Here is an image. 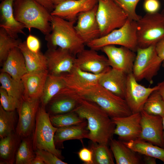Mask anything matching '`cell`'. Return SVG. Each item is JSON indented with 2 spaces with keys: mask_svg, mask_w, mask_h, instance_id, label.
Returning <instances> with one entry per match:
<instances>
[{
  "mask_svg": "<svg viewBox=\"0 0 164 164\" xmlns=\"http://www.w3.org/2000/svg\"><path fill=\"white\" fill-rule=\"evenodd\" d=\"M78 104L77 97L64 88L53 98L45 109L50 115L63 114L73 111Z\"/></svg>",
  "mask_w": 164,
  "mask_h": 164,
  "instance_id": "cell-21",
  "label": "cell"
},
{
  "mask_svg": "<svg viewBox=\"0 0 164 164\" xmlns=\"http://www.w3.org/2000/svg\"><path fill=\"white\" fill-rule=\"evenodd\" d=\"M31 164H45L42 159L38 155L36 156L32 160Z\"/></svg>",
  "mask_w": 164,
  "mask_h": 164,
  "instance_id": "cell-47",
  "label": "cell"
},
{
  "mask_svg": "<svg viewBox=\"0 0 164 164\" xmlns=\"http://www.w3.org/2000/svg\"><path fill=\"white\" fill-rule=\"evenodd\" d=\"M87 127V121L85 120L80 124L58 128L54 138L56 148L57 146L62 147L63 142L67 140L88 139L89 131Z\"/></svg>",
  "mask_w": 164,
  "mask_h": 164,
  "instance_id": "cell-25",
  "label": "cell"
},
{
  "mask_svg": "<svg viewBox=\"0 0 164 164\" xmlns=\"http://www.w3.org/2000/svg\"><path fill=\"white\" fill-rule=\"evenodd\" d=\"M162 125H163V138L164 139V115L162 117Z\"/></svg>",
  "mask_w": 164,
  "mask_h": 164,
  "instance_id": "cell-50",
  "label": "cell"
},
{
  "mask_svg": "<svg viewBox=\"0 0 164 164\" xmlns=\"http://www.w3.org/2000/svg\"><path fill=\"white\" fill-rule=\"evenodd\" d=\"M111 149L117 164H139L141 159L137 152L126 145L121 141L111 138Z\"/></svg>",
  "mask_w": 164,
  "mask_h": 164,
  "instance_id": "cell-27",
  "label": "cell"
},
{
  "mask_svg": "<svg viewBox=\"0 0 164 164\" xmlns=\"http://www.w3.org/2000/svg\"><path fill=\"white\" fill-rule=\"evenodd\" d=\"M58 128L51 123L50 114L45 108L40 105L36 119L35 127L32 134L34 149H43L63 159L61 152L56 147L54 141L55 133Z\"/></svg>",
  "mask_w": 164,
  "mask_h": 164,
  "instance_id": "cell-5",
  "label": "cell"
},
{
  "mask_svg": "<svg viewBox=\"0 0 164 164\" xmlns=\"http://www.w3.org/2000/svg\"><path fill=\"white\" fill-rule=\"evenodd\" d=\"M160 6L159 0H144L143 7L146 13H154L158 12Z\"/></svg>",
  "mask_w": 164,
  "mask_h": 164,
  "instance_id": "cell-42",
  "label": "cell"
},
{
  "mask_svg": "<svg viewBox=\"0 0 164 164\" xmlns=\"http://www.w3.org/2000/svg\"><path fill=\"white\" fill-rule=\"evenodd\" d=\"M1 72L7 73L18 80H21L22 77L28 73L24 57L19 47L10 51L3 63Z\"/></svg>",
  "mask_w": 164,
  "mask_h": 164,
  "instance_id": "cell-24",
  "label": "cell"
},
{
  "mask_svg": "<svg viewBox=\"0 0 164 164\" xmlns=\"http://www.w3.org/2000/svg\"><path fill=\"white\" fill-rule=\"evenodd\" d=\"M0 83V88L5 90L9 95L20 99L24 92V87L21 80H16L7 73L1 72Z\"/></svg>",
  "mask_w": 164,
  "mask_h": 164,
  "instance_id": "cell-33",
  "label": "cell"
},
{
  "mask_svg": "<svg viewBox=\"0 0 164 164\" xmlns=\"http://www.w3.org/2000/svg\"><path fill=\"white\" fill-rule=\"evenodd\" d=\"M18 47L24 57L28 72L48 70L47 60L45 54L40 51L36 53L30 51L27 47L26 41L21 42Z\"/></svg>",
  "mask_w": 164,
  "mask_h": 164,
  "instance_id": "cell-28",
  "label": "cell"
},
{
  "mask_svg": "<svg viewBox=\"0 0 164 164\" xmlns=\"http://www.w3.org/2000/svg\"><path fill=\"white\" fill-rule=\"evenodd\" d=\"M137 82L132 73L128 74L125 99L132 113L142 110L150 95L159 88L158 84L152 87H146Z\"/></svg>",
  "mask_w": 164,
  "mask_h": 164,
  "instance_id": "cell-11",
  "label": "cell"
},
{
  "mask_svg": "<svg viewBox=\"0 0 164 164\" xmlns=\"http://www.w3.org/2000/svg\"><path fill=\"white\" fill-rule=\"evenodd\" d=\"M26 42L27 47L30 51L36 53L40 52V42L37 37L30 34L28 36Z\"/></svg>",
  "mask_w": 164,
  "mask_h": 164,
  "instance_id": "cell-41",
  "label": "cell"
},
{
  "mask_svg": "<svg viewBox=\"0 0 164 164\" xmlns=\"http://www.w3.org/2000/svg\"><path fill=\"white\" fill-rule=\"evenodd\" d=\"M155 47L158 55L162 61H164V37L156 43Z\"/></svg>",
  "mask_w": 164,
  "mask_h": 164,
  "instance_id": "cell-44",
  "label": "cell"
},
{
  "mask_svg": "<svg viewBox=\"0 0 164 164\" xmlns=\"http://www.w3.org/2000/svg\"><path fill=\"white\" fill-rule=\"evenodd\" d=\"M15 111L5 110L0 105V138L15 132L18 121Z\"/></svg>",
  "mask_w": 164,
  "mask_h": 164,
  "instance_id": "cell-31",
  "label": "cell"
},
{
  "mask_svg": "<svg viewBox=\"0 0 164 164\" xmlns=\"http://www.w3.org/2000/svg\"><path fill=\"white\" fill-rule=\"evenodd\" d=\"M140 113L141 131L138 139L164 148L162 117L149 114L143 110Z\"/></svg>",
  "mask_w": 164,
  "mask_h": 164,
  "instance_id": "cell-12",
  "label": "cell"
},
{
  "mask_svg": "<svg viewBox=\"0 0 164 164\" xmlns=\"http://www.w3.org/2000/svg\"><path fill=\"white\" fill-rule=\"evenodd\" d=\"M107 56L110 67L127 74L132 73L136 54L126 47L114 45L105 46L101 50Z\"/></svg>",
  "mask_w": 164,
  "mask_h": 164,
  "instance_id": "cell-15",
  "label": "cell"
},
{
  "mask_svg": "<svg viewBox=\"0 0 164 164\" xmlns=\"http://www.w3.org/2000/svg\"><path fill=\"white\" fill-rule=\"evenodd\" d=\"M66 87L65 82L61 76L49 74L40 98V104L45 108L53 98Z\"/></svg>",
  "mask_w": 164,
  "mask_h": 164,
  "instance_id": "cell-30",
  "label": "cell"
},
{
  "mask_svg": "<svg viewBox=\"0 0 164 164\" xmlns=\"http://www.w3.org/2000/svg\"><path fill=\"white\" fill-rule=\"evenodd\" d=\"M98 2V0H67L56 5L51 14L75 22L79 13L92 9Z\"/></svg>",
  "mask_w": 164,
  "mask_h": 164,
  "instance_id": "cell-18",
  "label": "cell"
},
{
  "mask_svg": "<svg viewBox=\"0 0 164 164\" xmlns=\"http://www.w3.org/2000/svg\"><path fill=\"white\" fill-rule=\"evenodd\" d=\"M73 94L78 98V104L73 111L87 120L88 139L94 143L108 145L115 128L111 118L95 103Z\"/></svg>",
  "mask_w": 164,
  "mask_h": 164,
  "instance_id": "cell-1",
  "label": "cell"
},
{
  "mask_svg": "<svg viewBox=\"0 0 164 164\" xmlns=\"http://www.w3.org/2000/svg\"><path fill=\"white\" fill-rule=\"evenodd\" d=\"M111 119L115 125L114 134L118 135L121 141L127 142L138 138L141 131L140 112Z\"/></svg>",
  "mask_w": 164,
  "mask_h": 164,
  "instance_id": "cell-16",
  "label": "cell"
},
{
  "mask_svg": "<svg viewBox=\"0 0 164 164\" xmlns=\"http://www.w3.org/2000/svg\"><path fill=\"white\" fill-rule=\"evenodd\" d=\"M90 149L92 152L94 164L114 163L108 145L93 143Z\"/></svg>",
  "mask_w": 164,
  "mask_h": 164,
  "instance_id": "cell-36",
  "label": "cell"
},
{
  "mask_svg": "<svg viewBox=\"0 0 164 164\" xmlns=\"http://www.w3.org/2000/svg\"><path fill=\"white\" fill-rule=\"evenodd\" d=\"M48 74V70L25 74L21 79L23 95L31 99H40Z\"/></svg>",
  "mask_w": 164,
  "mask_h": 164,
  "instance_id": "cell-23",
  "label": "cell"
},
{
  "mask_svg": "<svg viewBox=\"0 0 164 164\" xmlns=\"http://www.w3.org/2000/svg\"><path fill=\"white\" fill-rule=\"evenodd\" d=\"M128 15V19L137 21L141 16L136 12L137 5L140 0H113Z\"/></svg>",
  "mask_w": 164,
  "mask_h": 164,
  "instance_id": "cell-38",
  "label": "cell"
},
{
  "mask_svg": "<svg viewBox=\"0 0 164 164\" xmlns=\"http://www.w3.org/2000/svg\"><path fill=\"white\" fill-rule=\"evenodd\" d=\"M102 74H95L86 72L74 66L70 72L60 76L65 82L66 88L77 91L98 84L99 78Z\"/></svg>",
  "mask_w": 164,
  "mask_h": 164,
  "instance_id": "cell-19",
  "label": "cell"
},
{
  "mask_svg": "<svg viewBox=\"0 0 164 164\" xmlns=\"http://www.w3.org/2000/svg\"><path fill=\"white\" fill-rule=\"evenodd\" d=\"M97 4L93 9L79 13L74 26L76 31L85 45L100 36L96 13Z\"/></svg>",
  "mask_w": 164,
  "mask_h": 164,
  "instance_id": "cell-17",
  "label": "cell"
},
{
  "mask_svg": "<svg viewBox=\"0 0 164 164\" xmlns=\"http://www.w3.org/2000/svg\"><path fill=\"white\" fill-rule=\"evenodd\" d=\"M50 118L52 124L57 128L80 124L86 120L73 111L63 114L50 115Z\"/></svg>",
  "mask_w": 164,
  "mask_h": 164,
  "instance_id": "cell-37",
  "label": "cell"
},
{
  "mask_svg": "<svg viewBox=\"0 0 164 164\" xmlns=\"http://www.w3.org/2000/svg\"><path fill=\"white\" fill-rule=\"evenodd\" d=\"M40 99H31L23 95L17 109L18 121L15 132L22 138L31 135L34 129Z\"/></svg>",
  "mask_w": 164,
  "mask_h": 164,
  "instance_id": "cell-10",
  "label": "cell"
},
{
  "mask_svg": "<svg viewBox=\"0 0 164 164\" xmlns=\"http://www.w3.org/2000/svg\"><path fill=\"white\" fill-rule=\"evenodd\" d=\"M136 52L132 73L137 81L145 79L152 84L162 62L158 55L155 45L138 48Z\"/></svg>",
  "mask_w": 164,
  "mask_h": 164,
  "instance_id": "cell-9",
  "label": "cell"
},
{
  "mask_svg": "<svg viewBox=\"0 0 164 164\" xmlns=\"http://www.w3.org/2000/svg\"><path fill=\"white\" fill-rule=\"evenodd\" d=\"M36 156L31 135L22 138L16 153L15 163L31 164Z\"/></svg>",
  "mask_w": 164,
  "mask_h": 164,
  "instance_id": "cell-32",
  "label": "cell"
},
{
  "mask_svg": "<svg viewBox=\"0 0 164 164\" xmlns=\"http://www.w3.org/2000/svg\"><path fill=\"white\" fill-rule=\"evenodd\" d=\"M158 85L159 86V88L158 91L164 100V80L159 83Z\"/></svg>",
  "mask_w": 164,
  "mask_h": 164,
  "instance_id": "cell-48",
  "label": "cell"
},
{
  "mask_svg": "<svg viewBox=\"0 0 164 164\" xmlns=\"http://www.w3.org/2000/svg\"><path fill=\"white\" fill-rule=\"evenodd\" d=\"M0 101L2 108L5 111H11L17 110L20 100L9 95L5 90L0 88Z\"/></svg>",
  "mask_w": 164,
  "mask_h": 164,
  "instance_id": "cell-39",
  "label": "cell"
},
{
  "mask_svg": "<svg viewBox=\"0 0 164 164\" xmlns=\"http://www.w3.org/2000/svg\"><path fill=\"white\" fill-rule=\"evenodd\" d=\"M55 6L60 3L67 0H50Z\"/></svg>",
  "mask_w": 164,
  "mask_h": 164,
  "instance_id": "cell-49",
  "label": "cell"
},
{
  "mask_svg": "<svg viewBox=\"0 0 164 164\" xmlns=\"http://www.w3.org/2000/svg\"><path fill=\"white\" fill-rule=\"evenodd\" d=\"M89 48L97 51L104 46L118 45L136 51L138 48L136 21L128 19L120 28L96 39L86 45Z\"/></svg>",
  "mask_w": 164,
  "mask_h": 164,
  "instance_id": "cell-6",
  "label": "cell"
},
{
  "mask_svg": "<svg viewBox=\"0 0 164 164\" xmlns=\"http://www.w3.org/2000/svg\"><path fill=\"white\" fill-rule=\"evenodd\" d=\"M123 142L137 153L158 159L164 163V148L139 139Z\"/></svg>",
  "mask_w": 164,
  "mask_h": 164,
  "instance_id": "cell-29",
  "label": "cell"
},
{
  "mask_svg": "<svg viewBox=\"0 0 164 164\" xmlns=\"http://www.w3.org/2000/svg\"><path fill=\"white\" fill-rule=\"evenodd\" d=\"M14 14L16 19L30 31L32 28L45 35L51 31V12L34 0H15Z\"/></svg>",
  "mask_w": 164,
  "mask_h": 164,
  "instance_id": "cell-4",
  "label": "cell"
},
{
  "mask_svg": "<svg viewBox=\"0 0 164 164\" xmlns=\"http://www.w3.org/2000/svg\"><path fill=\"white\" fill-rule=\"evenodd\" d=\"M22 138L15 132L0 138V164L15 163L16 153Z\"/></svg>",
  "mask_w": 164,
  "mask_h": 164,
  "instance_id": "cell-26",
  "label": "cell"
},
{
  "mask_svg": "<svg viewBox=\"0 0 164 164\" xmlns=\"http://www.w3.org/2000/svg\"><path fill=\"white\" fill-rule=\"evenodd\" d=\"M136 23L138 48L155 45L164 37V18L161 13H146Z\"/></svg>",
  "mask_w": 164,
  "mask_h": 164,
  "instance_id": "cell-7",
  "label": "cell"
},
{
  "mask_svg": "<svg viewBox=\"0 0 164 164\" xmlns=\"http://www.w3.org/2000/svg\"><path fill=\"white\" fill-rule=\"evenodd\" d=\"M156 159L153 157L144 155V161L147 164H156Z\"/></svg>",
  "mask_w": 164,
  "mask_h": 164,
  "instance_id": "cell-46",
  "label": "cell"
},
{
  "mask_svg": "<svg viewBox=\"0 0 164 164\" xmlns=\"http://www.w3.org/2000/svg\"><path fill=\"white\" fill-rule=\"evenodd\" d=\"M49 74L59 76L70 72L74 66L76 56L67 50L49 48L44 54Z\"/></svg>",
  "mask_w": 164,
  "mask_h": 164,
  "instance_id": "cell-13",
  "label": "cell"
},
{
  "mask_svg": "<svg viewBox=\"0 0 164 164\" xmlns=\"http://www.w3.org/2000/svg\"><path fill=\"white\" fill-rule=\"evenodd\" d=\"M77 154L80 159L84 164H94L92 152L90 148L83 147L79 151Z\"/></svg>",
  "mask_w": 164,
  "mask_h": 164,
  "instance_id": "cell-43",
  "label": "cell"
},
{
  "mask_svg": "<svg viewBox=\"0 0 164 164\" xmlns=\"http://www.w3.org/2000/svg\"><path fill=\"white\" fill-rule=\"evenodd\" d=\"M37 2L51 12L55 6L50 0H34Z\"/></svg>",
  "mask_w": 164,
  "mask_h": 164,
  "instance_id": "cell-45",
  "label": "cell"
},
{
  "mask_svg": "<svg viewBox=\"0 0 164 164\" xmlns=\"http://www.w3.org/2000/svg\"><path fill=\"white\" fill-rule=\"evenodd\" d=\"M161 13L164 18V9L162 10Z\"/></svg>",
  "mask_w": 164,
  "mask_h": 164,
  "instance_id": "cell-51",
  "label": "cell"
},
{
  "mask_svg": "<svg viewBox=\"0 0 164 164\" xmlns=\"http://www.w3.org/2000/svg\"><path fill=\"white\" fill-rule=\"evenodd\" d=\"M51 15V31L45 36L48 48L60 47L68 50L76 56L85 49V44L76 31L75 22Z\"/></svg>",
  "mask_w": 164,
  "mask_h": 164,
  "instance_id": "cell-3",
  "label": "cell"
},
{
  "mask_svg": "<svg viewBox=\"0 0 164 164\" xmlns=\"http://www.w3.org/2000/svg\"><path fill=\"white\" fill-rule=\"evenodd\" d=\"M36 154L39 156L45 164H67L52 153L43 149H38L35 151Z\"/></svg>",
  "mask_w": 164,
  "mask_h": 164,
  "instance_id": "cell-40",
  "label": "cell"
},
{
  "mask_svg": "<svg viewBox=\"0 0 164 164\" xmlns=\"http://www.w3.org/2000/svg\"><path fill=\"white\" fill-rule=\"evenodd\" d=\"M74 66L83 71L95 74H102L111 68L107 57L90 48H85L76 55Z\"/></svg>",
  "mask_w": 164,
  "mask_h": 164,
  "instance_id": "cell-14",
  "label": "cell"
},
{
  "mask_svg": "<svg viewBox=\"0 0 164 164\" xmlns=\"http://www.w3.org/2000/svg\"><path fill=\"white\" fill-rule=\"evenodd\" d=\"M96 17L100 37L120 28L128 19L126 14L113 0H98Z\"/></svg>",
  "mask_w": 164,
  "mask_h": 164,
  "instance_id": "cell-8",
  "label": "cell"
},
{
  "mask_svg": "<svg viewBox=\"0 0 164 164\" xmlns=\"http://www.w3.org/2000/svg\"><path fill=\"white\" fill-rule=\"evenodd\" d=\"M128 74L112 68L100 77L98 84L115 95L125 99Z\"/></svg>",
  "mask_w": 164,
  "mask_h": 164,
  "instance_id": "cell-20",
  "label": "cell"
},
{
  "mask_svg": "<svg viewBox=\"0 0 164 164\" xmlns=\"http://www.w3.org/2000/svg\"><path fill=\"white\" fill-rule=\"evenodd\" d=\"M143 110L147 113L162 117L164 115V100L158 90L153 92L145 103Z\"/></svg>",
  "mask_w": 164,
  "mask_h": 164,
  "instance_id": "cell-34",
  "label": "cell"
},
{
  "mask_svg": "<svg viewBox=\"0 0 164 164\" xmlns=\"http://www.w3.org/2000/svg\"><path fill=\"white\" fill-rule=\"evenodd\" d=\"M68 90L80 98L95 103L111 118L127 116L132 113L125 99L98 84L77 91Z\"/></svg>",
  "mask_w": 164,
  "mask_h": 164,
  "instance_id": "cell-2",
  "label": "cell"
},
{
  "mask_svg": "<svg viewBox=\"0 0 164 164\" xmlns=\"http://www.w3.org/2000/svg\"><path fill=\"white\" fill-rule=\"evenodd\" d=\"M15 0H3L0 4V28L4 29L11 36L17 38L18 34H24V25L15 19L13 9Z\"/></svg>",
  "mask_w": 164,
  "mask_h": 164,
  "instance_id": "cell-22",
  "label": "cell"
},
{
  "mask_svg": "<svg viewBox=\"0 0 164 164\" xmlns=\"http://www.w3.org/2000/svg\"><path fill=\"white\" fill-rule=\"evenodd\" d=\"M22 42L9 35L3 28L0 29V62L3 63L10 51L19 47Z\"/></svg>",
  "mask_w": 164,
  "mask_h": 164,
  "instance_id": "cell-35",
  "label": "cell"
}]
</instances>
